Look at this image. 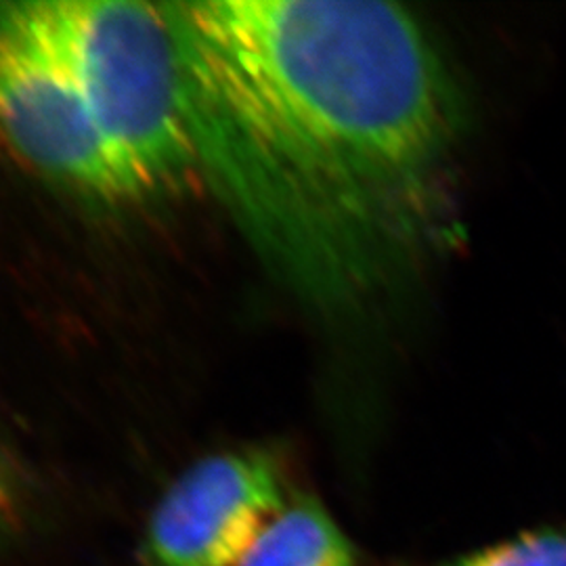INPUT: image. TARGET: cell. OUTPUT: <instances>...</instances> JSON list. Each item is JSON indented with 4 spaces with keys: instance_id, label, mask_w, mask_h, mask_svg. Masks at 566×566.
<instances>
[{
    "instance_id": "6da1fadb",
    "label": "cell",
    "mask_w": 566,
    "mask_h": 566,
    "mask_svg": "<svg viewBox=\"0 0 566 566\" xmlns=\"http://www.w3.org/2000/svg\"><path fill=\"white\" fill-rule=\"evenodd\" d=\"M203 168L308 303L361 313L455 238L460 86L403 4L168 2Z\"/></svg>"
},
{
    "instance_id": "7a4b0ae2",
    "label": "cell",
    "mask_w": 566,
    "mask_h": 566,
    "mask_svg": "<svg viewBox=\"0 0 566 566\" xmlns=\"http://www.w3.org/2000/svg\"><path fill=\"white\" fill-rule=\"evenodd\" d=\"M39 7L133 198L187 182L200 158L168 4L46 0Z\"/></svg>"
},
{
    "instance_id": "3957f363",
    "label": "cell",
    "mask_w": 566,
    "mask_h": 566,
    "mask_svg": "<svg viewBox=\"0 0 566 566\" xmlns=\"http://www.w3.org/2000/svg\"><path fill=\"white\" fill-rule=\"evenodd\" d=\"M0 139L51 181L133 198L39 2H0Z\"/></svg>"
},
{
    "instance_id": "5b68a950",
    "label": "cell",
    "mask_w": 566,
    "mask_h": 566,
    "mask_svg": "<svg viewBox=\"0 0 566 566\" xmlns=\"http://www.w3.org/2000/svg\"><path fill=\"white\" fill-rule=\"evenodd\" d=\"M238 566H357L355 547L313 497H298L269 521Z\"/></svg>"
},
{
    "instance_id": "277c9868",
    "label": "cell",
    "mask_w": 566,
    "mask_h": 566,
    "mask_svg": "<svg viewBox=\"0 0 566 566\" xmlns=\"http://www.w3.org/2000/svg\"><path fill=\"white\" fill-rule=\"evenodd\" d=\"M285 506L280 468L261 451H231L191 465L154 510L149 566H238Z\"/></svg>"
},
{
    "instance_id": "52a82bcc",
    "label": "cell",
    "mask_w": 566,
    "mask_h": 566,
    "mask_svg": "<svg viewBox=\"0 0 566 566\" xmlns=\"http://www.w3.org/2000/svg\"><path fill=\"white\" fill-rule=\"evenodd\" d=\"M13 507H15L13 483H11V476H9L7 468L2 464V458H0V525L11 516Z\"/></svg>"
},
{
    "instance_id": "8992f818",
    "label": "cell",
    "mask_w": 566,
    "mask_h": 566,
    "mask_svg": "<svg viewBox=\"0 0 566 566\" xmlns=\"http://www.w3.org/2000/svg\"><path fill=\"white\" fill-rule=\"evenodd\" d=\"M441 566H566V525L537 526Z\"/></svg>"
}]
</instances>
